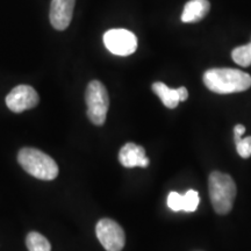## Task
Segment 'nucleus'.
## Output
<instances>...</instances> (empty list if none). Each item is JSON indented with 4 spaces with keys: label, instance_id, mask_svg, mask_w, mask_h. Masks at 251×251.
<instances>
[{
    "label": "nucleus",
    "instance_id": "nucleus-14",
    "mask_svg": "<svg viewBox=\"0 0 251 251\" xmlns=\"http://www.w3.org/2000/svg\"><path fill=\"white\" fill-rule=\"evenodd\" d=\"M199 194L197 191L188 190L186 193L184 194V211L185 212H196L199 205Z\"/></svg>",
    "mask_w": 251,
    "mask_h": 251
},
{
    "label": "nucleus",
    "instance_id": "nucleus-1",
    "mask_svg": "<svg viewBox=\"0 0 251 251\" xmlns=\"http://www.w3.org/2000/svg\"><path fill=\"white\" fill-rule=\"evenodd\" d=\"M203 84L218 94L243 92L251 87V76L237 69L216 68L203 74Z\"/></svg>",
    "mask_w": 251,
    "mask_h": 251
},
{
    "label": "nucleus",
    "instance_id": "nucleus-19",
    "mask_svg": "<svg viewBox=\"0 0 251 251\" xmlns=\"http://www.w3.org/2000/svg\"><path fill=\"white\" fill-rule=\"evenodd\" d=\"M249 47H250V50H251V42L249 43Z\"/></svg>",
    "mask_w": 251,
    "mask_h": 251
},
{
    "label": "nucleus",
    "instance_id": "nucleus-5",
    "mask_svg": "<svg viewBox=\"0 0 251 251\" xmlns=\"http://www.w3.org/2000/svg\"><path fill=\"white\" fill-rule=\"evenodd\" d=\"M96 234L99 242L107 251H121L126 243L124 229L111 219H101L97 224Z\"/></svg>",
    "mask_w": 251,
    "mask_h": 251
},
{
    "label": "nucleus",
    "instance_id": "nucleus-18",
    "mask_svg": "<svg viewBox=\"0 0 251 251\" xmlns=\"http://www.w3.org/2000/svg\"><path fill=\"white\" fill-rule=\"evenodd\" d=\"M177 90H178V94H179L180 101H185V100H187V98H188V91H187L186 87L180 86V87H178Z\"/></svg>",
    "mask_w": 251,
    "mask_h": 251
},
{
    "label": "nucleus",
    "instance_id": "nucleus-15",
    "mask_svg": "<svg viewBox=\"0 0 251 251\" xmlns=\"http://www.w3.org/2000/svg\"><path fill=\"white\" fill-rule=\"evenodd\" d=\"M168 206L174 212L184 211V194L181 196L177 192H171L168 196Z\"/></svg>",
    "mask_w": 251,
    "mask_h": 251
},
{
    "label": "nucleus",
    "instance_id": "nucleus-12",
    "mask_svg": "<svg viewBox=\"0 0 251 251\" xmlns=\"http://www.w3.org/2000/svg\"><path fill=\"white\" fill-rule=\"evenodd\" d=\"M28 251H51V246L47 238L36 231H30L26 237Z\"/></svg>",
    "mask_w": 251,
    "mask_h": 251
},
{
    "label": "nucleus",
    "instance_id": "nucleus-11",
    "mask_svg": "<svg viewBox=\"0 0 251 251\" xmlns=\"http://www.w3.org/2000/svg\"><path fill=\"white\" fill-rule=\"evenodd\" d=\"M152 91L162 100L165 107L171 109L176 108L178 106V103L180 102L178 90L170 89V87L166 86L164 83H161V81H156V83L152 84Z\"/></svg>",
    "mask_w": 251,
    "mask_h": 251
},
{
    "label": "nucleus",
    "instance_id": "nucleus-8",
    "mask_svg": "<svg viewBox=\"0 0 251 251\" xmlns=\"http://www.w3.org/2000/svg\"><path fill=\"white\" fill-rule=\"evenodd\" d=\"M76 0H51L50 24L56 30H65L70 26Z\"/></svg>",
    "mask_w": 251,
    "mask_h": 251
},
{
    "label": "nucleus",
    "instance_id": "nucleus-17",
    "mask_svg": "<svg viewBox=\"0 0 251 251\" xmlns=\"http://www.w3.org/2000/svg\"><path fill=\"white\" fill-rule=\"evenodd\" d=\"M246 133V127L243 125H236L234 128V140L235 143L240 142L242 140V135Z\"/></svg>",
    "mask_w": 251,
    "mask_h": 251
},
{
    "label": "nucleus",
    "instance_id": "nucleus-2",
    "mask_svg": "<svg viewBox=\"0 0 251 251\" xmlns=\"http://www.w3.org/2000/svg\"><path fill=\"white\" fill-rule=\"evenodd\" d=\"M209 198L214 211L225 215L233 208L236 198V184L233 178L220 171L212 172L208 180Z\"/></svg>",
    "mask_w": 251,
    "mask_h": 251
},
{
    "label": "nucleus",
    "instance_id": "nucleus-7",
    "mask_svg": "<svg viewBox=\"0 0 251 251\" xmlns=\"http://www.w3.org/2000/svg\"><path fill=\"white\" fill-rule=\"evenodd\" d=\"M39 94L29 85H18L6 97V105L13 113H23L36 107Z\"/></svg>",
    "mask_w": 251,
    "mask_h": 251
},
{
    "label": "nucleus",
    "instance_id": "nucleus-13",
    "mask_svg": "<svg viewBox=\"0 0 251 251\" xmlns=\"http://www.w3.org/2000/svg\"><path fill=\"white\" fill-rule=\"evenodd\" d=\"M231 58L241 67H249V65H251V50L249 45L235 48L231 51Z\"/></svg>",
    "mask_w": 251,
    "mask_h": 251
},
{
    "label": "nucleus",
    "instance_id": "nucleus-9",
    "mask_svg": "<svg viewBox=\"0 0 251 251\" xmlns=\"http://www.w3.org/2000/svg\"><path fill=\"white\" fill-rule=\"evenodd\" d=\"M119 161L125 168H147L149 165V158L146 156L143 147L133 142L126 143L119 152Z\"/></svg>",
    "mask_w": 251,
    "mask_h": 251
},
{
    "label": "nucleus",
    "instance_id": "nucleus-4",
    "mask_svg": "<svg viewBox=\"0 0 251 251\" xmlns=\"http://www.w3.org/2000/svg\"><path fill=\"white\" fill-rule=\"evenodd\" d=\"M85 101L87 105V117L90 121L96 126H102L107 118L109 97L101 81H90L86 87Z\"/></svg>",
    "mask_w": 251,
    "mask_h": 251
},
{
    "label": "nucleus",
    "instance_id": "nucleus-10",
    "mask_svg": "<svg viewBox=\"0 0 251 251\" xmlns=\"http://www.w3.org/2000/svg\"><path fill=\"white\" fill-rule=\"evenodd\" d=\"M211 4L208 0H190L184 6L181 21L186 24H194L201 21L208 14Z\"/></svg>",
    "mask_w": 251,
    "mask_h": 251
},
{
    "label": "nucleus",
    "instance_id": "nucleus-6",
    "mask_svg": "<svg viewBox=\"0 0 251 251\" xmlns=\"http://www.w3.org/2000/svg\"><path fill=\"white\" fill-rule=\"evenodd\" d=\"M103 43L108 51L117 56H129L137 49V39L135 34L122 28L106 31L103 35Z\"/></svg>",
    "mask_w": 251,
    "mask_h": 251
},
{
    "label": "nucleus",
    "instance_id": "nucleus-16",
    "mask_svg": "<svg viewBox=\"0 0 251 251\" xmlns=\"http://www.w3.org/2000/svg\"><path fill=\"white\" fill-rule=\"evenodd\" d=\"M236 144L237 153L242 158H249L251 157V136H248L246 139H242Z\"/></svg>",
    "mask_w": 251,
    "mask_h": 251
},
{
    "label": "nucleus",
    "instance_id": "nucleus-3",
    "mask_svg": "<svg viewBox=\"0 0 251 251\" xmlns=\"http://www.w3.org/2000/svg\"><path fill=\"white\" fill-rule=\"evenodd\" d=\"M18 162L27 174L41 180H54L58 176V166L51 157L35 148H23L18 153Z\"/></svg>",
    "mask_w": 251,
    "mask_h": 251
}]
</instances>
